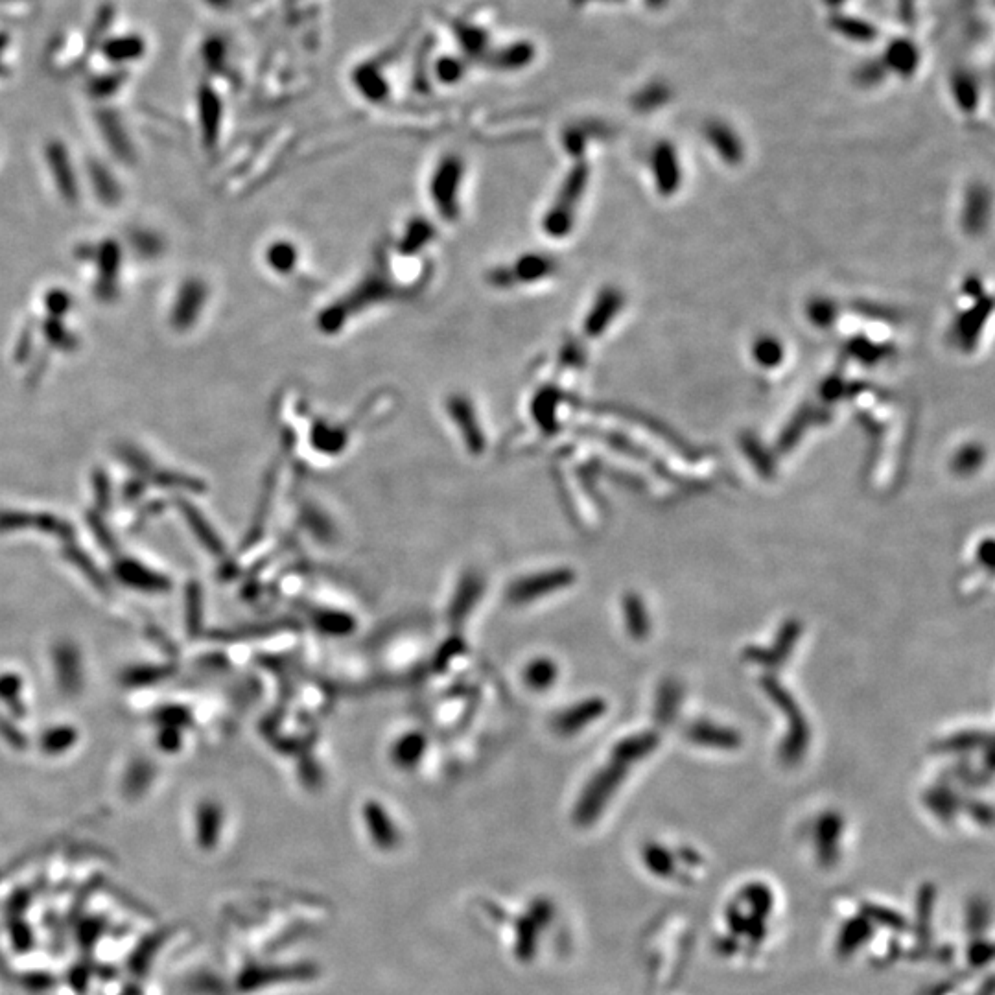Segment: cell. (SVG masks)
<instances>
[{
    "mask_svg": "<svg viewBox=\"0 0 995 995\" xmlns=\"http://www.w3.org/2000/svg\"><path fill=\"white\" fill-rule=\"evenodd\" d=\"M784 913V894L774 879H739L717 907L712 951L732 966H758L776 946Z\"/></svg>",
    "mask_w": 995,
    "mask_h": 995,
    "instance_id": "cell-1",
    "label": "cell"
},
{
    "mask_svg": "<svg viewBox=\"0 0 995 995\" xmlns=\"http://www.w3.org/2000/svg\"><path fill=\"white\" fill-rule=\"evenodd\" d=\"M832 953L841 962L867 960L889 966L916 955L913 920L896 905L861 898L841 905L832 931Z\"/></svg>",
    "mask_w": 995,
    "mask_h": 995,
    "instance_id": "cell-2",
    "label": "cell"
},
{
    "mask_svg": "<svg viewBox=\"0 0 995 995\" xmlns=\"http://www.w3.org/2000/svg\"><path fill=\"white\" fill-rule=\"evenodd\" d=\"M640 865L647 879L666 889H697L708 879V859L691 844L647 841L640 850Z\"/></svg>",
    "mask_w": 995,
    "mask_h": 995,
    "instance_id": "cell-3",
    "label": "cell"
},
{
    "mask_svg": "<svg viewBox=\"0 0 995 995\" xmlns=\"http://www.w3.org/2000/svg\"><path fill=\"white\" fill-rule=\"evenodd\" d=\"M846 820L837 809H826L809 824V859L820 874H835L846 859Z\"/></svg>",
    "mask_w": 995,
    "mask_h": 995,
    "instance_id": "cell-4",
    "label": "cell"
},
{
    "mask_svg": "<svg viewBox=\"0 0 995 995\" xmlns=\"http://www.w3.org/2000/svg\"><path fill=\"white\" fill-rule=\"evenodd\" d=\"M761 686H763V691L767 693V697L784 712L785 719L789 723V732H787V736L782 741V747H780V758L785 765H796L804 758V754L808 750L809 736H811L806 715L802 714L795 697L785 690L780 680L774 679L771 675H765L761 679Z\"/></svg>",
    "mask_w": 995,
    "mask_h": 995,
    "instance_id": "cell-5",
    "label": "cell"
},
{
    "mask_svg": "<svg viewBox=\"0 0 995 995\" xmlns=\"http://www.w3.org/2000/svg\"><path fill=\"white\" fill-rule=\"evenodd\" d=\"M631 767L627 761L610 756L609 763L588 782L577 802L574 817L579 826H590L599 819Z\"/></svg>",
    "mask_w": 995,
    "mask_h": 995,
    "instance_id": "cell-6",
    "label": "cell"
},
{
    "mask_svg": "<svg viewBox=\"0 0 995 995\" xmlns=\"http://www.w3.org/2000/svg\"><path fill=\"white\" fill-rule=\"evenodd\" d=\"M574 581L575 574L570 568H557L540 574L527 575L511 585L507 597L518 605L531 603L540 597L548 596L551 592H559L562 588L572 585Z\"/></svg>",
    "mask_w": 995,
    "mask_h": 995,
    "instance_id": "cell-7",
    "label": "cell"
},
{
    "mask_svg": "<svg viewBox=\"0 0 995 995\" xmlns=\"http://www.w3.org/2000/svg\"><path fill=\"white\" fill-rule=\"evenodd\" d=\"M800 634H802V623L800 621H784V625L780 627V633L776 636V642H774L773 647L749 645L743 651V656H745V660L754 662V664H760L763 668H780L785 660L789 658V655H791V651L795 649Z\"/></svg>",
    "mask_w": 995,
    "mask_h": 995,
    "instance_id": "cell-8",
    "label": "cell"
},
{
    "mask_svg": "<svg viewBox=\"0 0 995 995\" xmlns=\"http://www.w3.org/2000/svg\"><path fill=\"white\" fill-rule=\"evenodd\" d=\"M607 704L603 699H586L581 703L574 704L572 708L564 710L553 719V728L561 736H575L579 734L585 726L594 723L601 715L605 714Z\"/></svg>",
    "mask_w": 995,
    "mask_h": 995,
    "instance_id": "cell-9",
    "label": "cell"
},
{
    "mask_svg": "<svg viewBox=\"0 0 995 995\" xmlns=\"http://www.w3.org/2000/svg\"><path fill=\"white\" fill-rule=\"evenodd\" d=\"M686 738L699 747L708 749L736 750L741 747V734L734 728L715 725L710 721H695L686 728Z\"/></svg>",
    "mask_w": 995,
    "mask_h": 995,
    "instance_id": "cell-10",
    "label": "cell"
},
{
    "mask_svg": "<svg viewBox=\"0 0 995 995\" xmlns=\"http://www.w3.org/2000/svg\"><path fill=\"white\" fill-rule=\"evenodd\" d=\"M925 808L942 824H951L962 809L959 795L949 785H935L924 795Z\"/></svg>",
    "mask_w": 995,
    "mask_h": 995,
    "instance_id": "cell-11",
    "label": "cell"
},
{
    "mask_svg": "<svg viewBox=\"0 0 995 995\" xmlns=\"http://www.w3.org/2000/svg\"><path fill=\"white\" fill-rule=\"evenodd\" d=\"M621 609H623V620H625L627 633L631 634V638L634 640H645L651 633V620H649L644 599L634 592H629L623 596Z\"/></svg>",
    "mask_w": 995,
    "mask_h": 995,
    "instance_id": "cell-12",
    "label": "cell"
},
{
    "mask_svg": "<svg viewBox=\"0 0 995 995\" xmlns=\"http://www.w3.org/2000/svg\"><path fill=\"white\" fill-rule=\"evenodd\" d=\"M658 743H660V738L656 732L634 734L629 738L621 739L620 743L612 750V758H618V760L627 761L629 765H633L636 761L649 756L658 747Z\"/></svg>",
    "mask_w": 995,
    "mask_h": 995,
    "instance_id": "cell-13",
    "label": "cell"
},
{
    "mask_svg": "<svg viewBox=\"0 0 995 995\" xmlns=\"http://www.w3.org/2000/svg\"><path fill=\"white\" fill-rule=\"evenodd\" d=\"M680 701H682V688L675 679L664 680L656 693L655 721L658 725L669 726L679 712Z\"/></svg>",
    "mask_w": 995,
    "mask_h": 995,
    "instance_id": "cell-14",
    "label": "cell"
},
{
    "mask_svg": "<svg viewBox=\"0 0 995 995\" xmlns=\"http://www.w3.org/2000/svg\"><path fill=\"white\" fill-rule=\"evenodd\" d=\"M559 677V668L550 658H537L529 662L524 671V682L533 691H548Z\"/></svg>",
    "mask_w": 995,
    "mask_h": 995,
    "instance_id": "cell-15",
    "label": "cell"
},
{
    "mask_svg": "<svg viewBox=\"0 0 995 995\" xmlns=\"http://www.w3.org/2000/svg\"><path fill=\"white\" fill-rule=\"evenodd\" d=\"M424 750H426V738L419 732H410L398 739L391 750V756L402 769H411L421 761Z\"/></svg>",
    "mask_w": 995,
    "mask_h": 995,
    "instance_id": "cell-16",
    "label": "cell"
},
{
    "mask_svg": "<svg viewBox=\"0 0 995 995\" xmlns=\"http://www.w3.org/2000/svg\"><path fill=\"white\" fill-rule=\"evenodd\" d=\"M481 590H483V583H481L480 577L478 575H467L461 585L457 588L456 599L452 603V620L461 621L467 614L469 610L476 605V601L480 599Z\"/></svg>",
    "mask_w": 995,
    "mask_h": 995,
    "instance_id": "cell-17",
    "label": "cell"
},
{
    "mask_svg": "<svg viewBox=\"0 0 995 995\" xmlns=\"http://www.w3.org/2000/svg\"><path fill=\"white\" fill-rule=\"evenodd\" d=\"M979 747H990V736L988 734H983V732H959L955 736H949V738L942 739L938 741L937 745L933 747L935 752H970L973 749H979Z\"/></svg>",
    "mask_w": 995,
    "mask_h": 995,
    "instance_id": "cell-18",
    "label": "cell"
},
{
    "mask_svg": "<svg viewBox=\"0 0 995 995\" xmlns=\"http://www.w3.org/2000/svg\"><path fill=\"white\" fill-rule=\"evenodd\" d=\"M365 819H367V826L371 833L375 835L378 841H386V843H393V839L397 837L395 833V828H393V822H389V817L386 815V811L382 809V806L378 802H369V806L365 808Z\"/></svg>",
    "mask_w": 995,
    "mask_h": 995,
    "instance_id": "cell-19",
    "label": "cell"
},
{
    "mask_svg": "<svg viewBox=\"0 0 995 995\" xmlns=\"http://www.w3.org/2000/svg\"><path fill=\"white\" fill-rule=\"evenodd\" d=\"M317 627L328 634H349L354 629V620L349 614L341 612H323L317 616Z\"/></svg>",
    "mask_w": 995,
    "mask_h": 995,
    "instance_id": "cell-20",
    "label": "cell"
},
{
    "mask_svg": "<svg viewBox=\"0 0 995 995\" xmlns=\"http://www.w3.org/2000/svg\"><path fill=\"white\" fill-rule=\"evenodd\" d=\"M981 463V452L977 448H968L966 452H962L957 461H955V470L959 474H970L973 470L979 467Z\"/></svg>",
    "mask_w": 995,
    "mask_h": 995,
    "instance_id": "cell-21",
    "label": "cell"
},
{
    "mask_svg": "<svg viewBox=\"0 0 995 995\" xmlns=\"http://www.w3.org/2000/svg\"><path fill=\"white\" fill-rule=\"evenodd\" d=\"M977 559L988 572L994 570V540L986 539L977 550Z\"/></svg>",
    "mask_w": 995,
    "mask_h": 995,
    "instance_id": "cell-22",
    "label": "cell"
}]
</instances>
